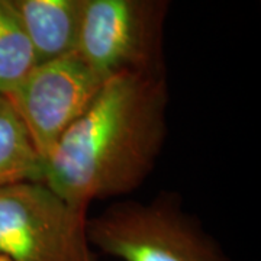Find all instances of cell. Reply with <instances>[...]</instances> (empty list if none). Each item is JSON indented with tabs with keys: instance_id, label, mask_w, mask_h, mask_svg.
I'll return each mask as SVG.
<instances>
[{
	"instance_id": "3",
	"label": "cell",
	"mask_w": 261,
	"mask_h": 261,
	"mask_svg": "<svg viewBox=\"0 0 261 261\" xmlns=\"http://www.w3.org/2000/svg\"><path fill=\"white\" fill-rule=\"evenodd\" d=\"M171 0H82L74 49L105 79L166 74L164 27Z\"/></svg>"
},
{
	"instance_id": "8",
	"label": "cell",
	"mask_w": 261,
	"mask_h": 261,
	"mask_svg": "<svg viewBox=\"0 0 261 261\" xmlns=\"http://www.w3.org/2000/svg\"><path fill=\"white\" fill-rule=\"evenodd\" d=\"M39 63L15 0H0V96L12 93Z\"/></svg>"
},
{
	"instance_id": "7",
	"label": "cell",
	"mask_w": 261,
	"mask_h": 261,
	"mask_svg": "<svg viewBox=\"0 0 261 261\" xmlns=\"http://www.w3.org/2000/svg\"><path fill=\"white\" fill-rule=\"evenodd\" d=\"M44 160L18 111L8 96H0V186L41 181Z\"/></svg>"
},
{
	"instance_id": "1",
	"label": "cell",
	"mask_w": 261,
	"mask_h": 261,
	"mask_svg": "<svg viewBox=\"0 0 261 261\" xmlns=\"http://www.w3.org/2000/svg\"><path fill=\"white\" fill-rule=\"evenodd\" d=\"M166 74L119 73L106 79L86 112L44 159L41 183L86 207L144 183L167 135Z\"/></svg>"
},
{
	"instance_id": "5",
	"label": "cell",
	"mask_w": 261,
	"mask_h": 261,
	"mask_svg": "<svg viewBox=\"0 0 261 261\" xmlns=\"http://www.w3.org/2000/svg\"><path fill=\"white\" fill-rule=\"evenodd\" d=\"M105 82L73 49L38 63L8 94L42 160L92 105Z\"/></svg>"
},
{
	"instance_id": "6",
	"label": "cell",
	"mask_w": 261,
	"mask_h": 261,
	"mask_svg": "<svg viewBox=\"0 0 261 261\" xmlns=\"http://www.w3.org/2000/svg\"><path fill=\"white\" fill-rule=\"evenodd\" d=\"M39 63L75 47L82 0H15Z\"/></svg>"
},
{
	"instance_id": "9",
	"label": "cell",
	"mask_w": 261,
	"mask_h": 261,
	"mask_svg": "<svg viewBox=\"0 0 261 261\" xmlns=\"http://www.w3.org/2000/svg\"><path fill=\"white\" fill-rule=\"evenodd\" d=\"M0 261H6V260H3V258H0Z\"/></svg>"
},
{
	"instance_id": "4",
	"label": "cell",
	"mask_w": 261,
	"mask_h": 261,
	"mask_svg": "<svg viewBox=\"0 0 261 261\" xmlns=\"http://www.w3.org/2000/svg\"><path fill=\"white\" fill-rule=\"evenodd\" d=\"M87 209L41 181L0 186V258L99 261L87 237Z\"/></svg>"
},
{
	"instance_id": "2",
	"label": "cell",
	"mask_w": 261,
	"mask_h": 261,
	"mask_svg": "<svg viewBox=\"0 0 261 261\" xmlns=\"http://www.w3.org/2000/svg\"><path fill=\"white\" fill-rule=\"evenodd\" d=\"M90 245L121 261H229L174 195L123 202L87 219Z\"/></svg>"
}]
</instances>
